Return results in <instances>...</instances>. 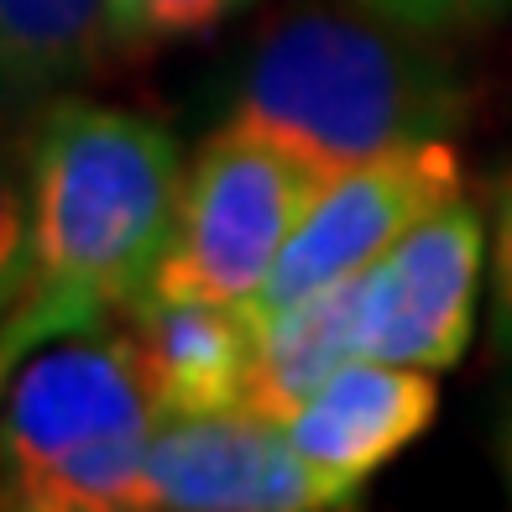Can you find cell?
<instances>
[{
  "label": "cell",
  "instance_id": "11",
  "mask_svg": "<svg viewBox=\"0 0 512 512\" xmlns=\"http://www.w3.org/2000/svg\"><path fill=\"white\" fill-rule=\"evenodd\" d=\"M110 0H0V110L89 79L110 53Z\"/></svg>",
  "mask_w": 512,
  "mask_h": 512
},
{
  "label": "cell",
  "instance_id": "8",
  "mask_svg": "<svg viewBox=\"0 0 512 512\" xmlns=\"http://www.w3.org/2000/svg\"><path fill=\"white\" fill-rule=\"evenodd\" d=\"M439 413L434 371L356 356L288 418V439L309 465L324 507H345L398 460Z\"/></svg>",
  "mask_w": 512,
  "mask_h": 512
},
{
  "label": "cell",
  "instance_id": "1",
  "mask_svg": "<svg viewBox=\"0 0 512 512\" xmlns=\"http://www.w3.org/2000/svg\"><path fill=\"white\" fill-rule=\"evenodd\" d=\"M32 251L0 324V382L74 330H100L147 293L168 251L183 157L168 126L121 105L58 100L32 136Z\"/></svg>",
  "mask_w": 512,
  "mask_h": 512
},
{
  "label": "cell",
  "instance_id": "7",
  "mask_svg": "<svg viewBox=\"0 0 512 512\" xmlns=\"http://www.w3.org/2000/svg\"><path fill=\"white\" fill-rule=\"evenodd\" d=\"M142 507H173V512H314L319 486L309 465L298 460L288 424L225 408L199 418H162Z\"/></svg>",
  "mask_w": 512,
  "mask_h": 512
},
{
  "label": "cell",
  "instance_id": "10",
  "mask_svg": "<svg viewBox=\"0 0 512 512\" xmlns=\"http://www.w3.org/2000/svg\"><path fill=\"white\" fill-rule=\"evenodd\" d=\"M361 356V272L293 298L256 324L246 408L288 424L345 361Z\"/></svg>",
  "mask_w": 512,
  "mask_h": 512
},
{
  "label": "cell",
  "instance_id": "4",
  "mask_svg": "<svg viewBox=\"0 0 512 512\" xmlns=\"http://www.w3.org/2000/svg\"><path fill=\"white\" fill-rule=\"evenodd\" d=\"M319 183L304 162L225 121L183 168L173 236L142 298H204L256 324V304Z\"/></svg>",
  "mask_w": 512,
  "mask_h": 512
},
{
  "label": "cell",
  "instance_id": "15",
  "mask_svg": "<svg viewBox=\"0 0 512 512\" xmlns=\"http://www.w3.org/2000/svg\"><path fill=\"white\" fill-rule=\"evenodd\" d=\"M492 351L512 356V173L497 189V220H492Z\"/></svg>",
  "mask_w": 512,
  "mask_h": 512
},
{
  "label": "cell",
  "instance_id": "3",
  "mask_svg": "<svg viewBox=\"0 0 512 512\" xmlns=\"http://www.w3.org/2000/svg\"><path fill=\"white\" fill-rule=\"evenodd\" d=\"M162 413L131 330H74L0 382V502L32 512L142 507Z\"/></svg>",
  "mask_w": 512,
  "mask_h": 512
},
{
  "label": "cell",
  "instance_id": "13",
  "mask_svg": "<svg viewBox=\"0 0 512 512\" xmlns=\"http://www.w3.org/2000/svg\"><path fill=\"white\" fill-rule=\"evenodd\" d=\"M32 251V157L0 142V324L16 309Z\"/></svg>",
  "mask_w": 512,
  "mask_h": 512
},
{
  "label": "cell",
  "instance_id": "6",
  "mask_svg": "<svg viewBox=\"0 0 512 512\" xmlns=\"http://www.w3.org/2000/svg\"><path fill=\"white\" fill-rule=\"evenodd\" d=\"M492 230L471 199H450L361 272V356L450 371L476 335Z\"/></svg>",
  "mask_w": 512,
  "mask_h": 512
},
{
  "label": "cell",
  "instance_id": "9",
  "mask_svg": "<svg viewBox=\"0 0 512 512\" xmlns=\"http://www.w3.org/2000/svg\"><path fill=\"white\" fill-rule=\"evenodd\" d=\"M126 319L162 418L246 408L256 324L241 309L204 298H136Z\"/></svg>",
  "mask_w": 512,
  "mask_h": 512
},
{
  "label": "cell",
  "instance_id": "14",
  "mask_svg": "<svg viewBox=\"0 0 512 512\" xmlns=\"http://www.w3.org/2000/svg\"><path fill=\"white\" fill-rule=\"evenodd\" d=\"M351 6L382 16L403 32H418V37H450V32H471V27L497 21L512 0H351Z\"/></svg>",
  "mask_w": 512,
  "mask_h": 512
},
{
  "label": "cell",
  "instance_id": "5",
  "mask_svg": "<svg viewBox=\"0 0 512 512\" xmlns=\"http://www.w3.org/2000/svg\"><path fill=\"white\" fill-rule=\"evenodd\" d=\"M450 199H460V157L450 136L408 142L398 152L361 162V168L324 178L272 272L262 304H256V324L324 283L366 272Z\"/></svg>",
  "mask_w": 512,
  "mask_h": 512
},
{
  "label": "cell",
  "instance_id": "16",
  "mask_svg": "<svg viewBox=\"0 0 512 512\" xmlns=\"http://www.w3.org/2000/svg\"><path fill=\"white\" fill-rule=\"evenodd\" d=\"M497 471H502L507 497H512V398L502 403V418H497Z\"/></svg>",
  "mask_w": 512,
  "mask_h": 512
},
{
  "label": "cell",
  "instance_id": "12",
  "mask_svg": "<svg viewBox=\"0 0 512 512\" xmlns=\"http://www.w3.org/2000/svg\"><path fill=\"white\" fill-rule=\"evenodd\" d=\"M246 6L251 0H110V53L147 58L157 48H173V42H194L225 27L230 16H241Z\"/></svg>",
  "mask_w": 512,
  "mask_h": 512
},
{
  "label": "cell",
  "instance_id": "2",
  "mask_svg": "<svg viewBox=\"0 0 512 512\" xmlns=\"http://www.w3.org/2000/svg\"><path fill=\"white\" fill-rule=\"evenodd\" d=\"M465 121V84L429 37L371 11H293L251 53L230 126L272 142L309 173L450 136Z\"/></svg>",
  "mask_w": 512,
  "mask_h": 512
}]
</instances>
